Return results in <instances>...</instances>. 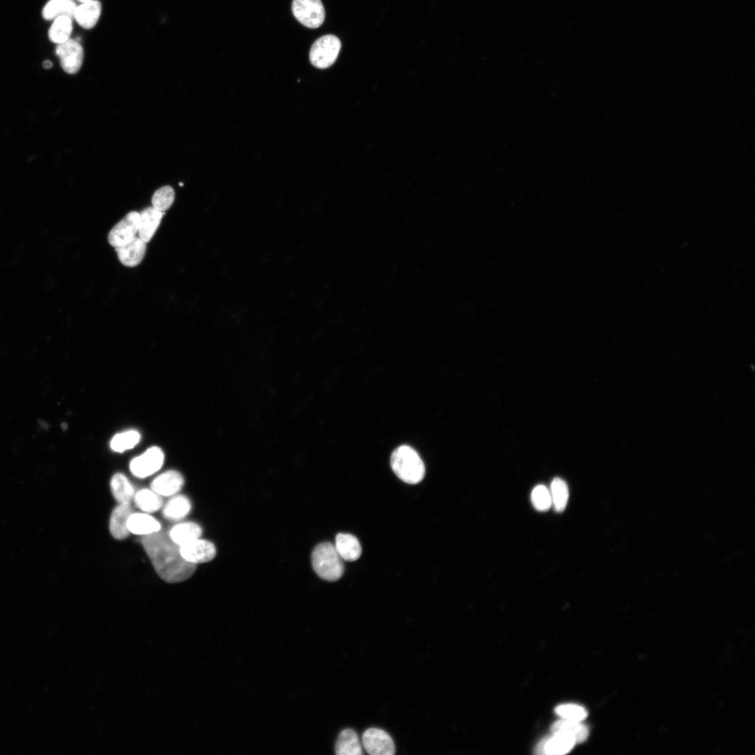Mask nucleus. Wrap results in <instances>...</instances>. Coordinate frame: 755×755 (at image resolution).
Masks as SVG:
<instances>
[{"label":"nucleus","mask_w":755,"mask_h":755,"mask_svg":"<svg viewBox=\"0 0 755 755\" xmlns=\"http://www.w3.org/2000/svg\"><path fill=\"white\" fill-rule=\"evenodd\" d=\"M139 214V237L148 243L158 229L165 213L154 207H148Z\"/></svg>","instance_id":"nucleus-15"},{"label":"nucleus","mask_w":755,"mask_h":755,"mask_svg":"<svg viewBox=\"0 0 755 755\" xmlns=\"http://www.w3.org/2000/svg\"><path fill=\"white\" fill-rule=\"evenodd\" d=\"M553 733H560L574 738L577 743L585 741L589 735L588 728L581 722L563 719L554 724Z\"/></svg>","instance_id":"nucleus-22"},{"label":"nucleus","mask_w":755,"mask_h":755,"mask_svg":"<svg viewBox=\"0 0 755 755\" xmlns=\"http://www.w3.org/2000/svg\"><path fill=\"white\" fill-rule=\"evenodd\" d=\"M532 502L537 511L541 512L549 511L552 507L550 489L543 485L535 487L532 492Z\"/></svg>","instance_id":"nucleus-29"},{"label":"nucleus","mask_w":755,"mask_h":755,"mask_svg":"<svg viewBox=\"0 0 755 755\" xmlns=\"http://www.w3.org/2000/svg\"><path fill=\"white\" fill-rule=\"evenodd\" d=\"M179 551L185 561L195 565L208 563L216 556L214 544L200 538L179 547Z\"/></svg>","instance_id":"nucleus-10"},{"label":"nucleus","mask_w":755,"mask_h":755,"mask_svg":"<svg viewBox=\"0 0 755 755\" xmlns=\"http://www.w3.org/2000/svg\"><path fill=\"white\" fill-rule=\"evenodd\" d=\"M56 53L66 73L74 75L79 71L83 64L84 52L78 40L70 38L67 42L59 45Z\"/></svg>","instance_id":"nucleus-8"},{"label":"nucleus","mask_w":755,"mask_h":755,"mask_svg":"<svg viewBox=\"0 0 755 755\" xmlns=\"http://www.w3.org/2000/svg\"><path fill=\"white\" fill-rule=\"evenodd\" d=\"M142 544L156 573L164 581L181 583L195 574L197 565L182 558L179 546L165 531L143 537Z\"/></svg>","instance_id":"nucleus-1"},{"label":"nucleus","mask_w":755,"mask_h":755,"mask_svg":"<svg viewBox=\"0 0 755 755\" xmlns=\"http://www.w3.org/2000/svg\"><path fill=\"white\" fill-rule=\"evenodd\" d=\"M132 513L130 503H120L114 510L109 521V531L116 540H124L129 536L128 521Z\"/></svg>","instance_id":"nucleus-14"},{"label":"nucleus","mask_w":755,"mask_h":755,"mask_svg":"<svg viewBox=\"0 0 755 755\" xmlns=\"http://www.w3.org/2000/svg\"><path fill=\"white\" fill-rule=\"evenodd\" d=\"M391 467L402 481L415 485L425 478V466L418 452L411 447L402 445L394 450L390 459Z\"/></svg>","instance_id":"nucleus-2"},{"label":"nucleus","mask_w":755,"mask_h":755,"mask_svg":"<svg viewBox=\"0 0 755 755\" xmlns=\"http://www.w3.org/2000/svg\"><path fill=\"white\" fill-rule=\"evenodd\" d=\"M140 438V434L134 430L119 434L112 440L111 448L115 452H123L134 448Z\"/></svg>","instance_id":"nucleus-28"},{"label":"nucleus","mask_w":755,"mask_h":755,"mask_svg":"<svg viewBox=\"0 0 755 755\" xmlns=\"http://www.w3.org/2000/svg\"><path fill=\"white\" fill-rule=\"evenodd\" d=\"M140 214L136 211L128 213L118 222L108 235L109 244L117 247L124 245L135 237L139 231Z\"/></svg>","instance_id":"nucleus-9"},{"label":"nucleus","mask_w":755,"mask_h":755,"mask_svg":"<svg viewBox=\"0 0 755 755\" xmlns=\"http://www.w3.org/2000/svg\"><path fill=\"white\" fill-rule=\"evenodd\" d=\"M73 31V19L61 17L54 20L49 31V40L57 45L70 39Z\"/></svg>","instance_id":"nucleus-26"},{"label":"nucleus","mask_w":755,"mask_h":755,"mask_svg":"<svg viewBox=\"0 0 755 755\" xmlns=\"http://www.w3.org/2000/svg\"><path fill=\"white\" fill-rule=\"evenodd\" d=\"M312 567L317 575L328 581H336L343 575V560L335 545L325 542L318 545L312 556Z\"/></svg>","instance_id":"nucleus-3"},{"label":"nucleus","mask_w":755,"mask_h":755,"mask_svg":"<svg viewBox=\"0 0 755 755\" xmlns=\"http://www.w3.org/2000/svg\"><path fill=\"white\" fill-rule=\"evenodd\" d=\"M78 1H79L80 3H82L83 4V3H90V2L94 1V0H78Z\"/></svg>","instance_id":"nucleus-33"},{"label":"nucleus","mask_w":755,"mask_h":755,"mask_svg":"<svg viewBox=\"0 0 755 755\" xmlns=\"http://www.w3.org/2000/svg\"><path fill=\"white\" fill-rule=\"evenodd\" d=\"M363 745L371 755H393L395 742L388 733L376 727L367 729L363 735Z\"/></svg>","instance_id":"nucleus-7"},{"label":"nucleus","mask_w":755,"mask_h":755,"mask_svg":"<svg viewBox=\"0 0 755 755\" xmlns=\"http://www.w3.org/2000/svg\"><path fill=\"white\" fill-rule=\"evenodd\" d=\"M128 528L130 533L144 537L160 532L161 525L146 513H132L128 521Z\"/></svg>","instance_id":"nucleus-16"},{"label":"nucleus","mask_w":755,"mask_h":755,"mask_svg":"<svg viewBox=\"0 0 755 755\" xmlns=\"http://www.w3.org/2000/svg\"><path fill=\"white\" fill-rule=\"evenodd\" d=\"M179 185H180V186H183V184L182 183H181Z\"/></svg>","instance_id":"nucleus-34"},{"label":"nucleus","mask_w":755,"mask_h":755,"mask_svg":"<svg viewBox=\"0 0 755 755\" xmlns=\"http://www.w3.org/2000/svg\"><path fill=\"white\" fill-rule=\"evenodd\" d=\"M192 508L190 499L184 495H174L163 507L162 514L165 519L171 521H178L185 519Z\"/></svg>","instance_id":"nucleus-17"},{"label":"nucleus","mask_w":755,"mask_h":755,"mask_svg":"<svg viewBox=\"0 0 755 755\" xmlns=\"http://www.w3.org/2000/svg\"><path fill=\"white\" fill-rule=\"evenodd\" d=\"M556 712L563 719L581 722L588 717L585 708L577 704H563L556 708Z\"/></svg>","instance_id":"nucleus-31"},{"label":"nucleus","mask_w":755,"mask_h":755,"mask_svg":"<svg viewBox=\"0 0 755 755\" xmlns=\"http://www.w3.org/2000/svg\"><path fill=\"white\" fill-rule=\"evenodd\" d=\"M335 549L344 560L353 562L360 558L362 547L358 539L349 534H339L336 537Z\"/></svg>","instance_id":"nucleus-19"},{"label":"nucleus","mask_w":755,"mask_h":755,"mask_svg":"<svg viewBox=\"0 0 755 755\" xmlns=\"http://www.w3.org/2000/svg\"><path fill=\"white\" fill-rule=\"evenodd\" d=\"M111 489L115 499L119 503H130L135 496L133 486L123 473H117L112 478Z\"/></svg>","instance_id":"nucleus-25"},{"label":"nucleus","mask_w":755,"mask_h":755,"mask_svg":"<svg viewBox=\"0 0 755 755\" xmlns=\"http://www.w3.org/2000/svg\"><path fill=\"white\" fill-rule=\"evenodd\" d=\"M337 755H362L363 749L357 733L352 729H344L335 746Z\"/></svg>","instance_id":"nucleus-21"},{"label":"nucleus","mask_w":755,"mask_h":755,"mask_svg":"<svg viewBox=\"0 0 755 755\" xmlns=\"http://www.w3.org/2000/svg\"><path fill=\"white\" fill-rule=\"evenodd\" d=\"M102 13V5L94 1L83 3L77 7L74 18L80 26L85 29H91L97 24Z\"/></svg>","instance_id":"nucleus-18"},{"label":"nucleus","mask_w":755,"mask_h":755,"mask_svg":"<svg viewBox=\"0 0 755 755\" xmlns=\"http://www.w3.org/2000/svg\"><path fill=\"white\" fill-rule=\"evenodd\" d=\"M552 506L558 513L563 512L567 505L570 491L567 482L560 478H556L551 485Z\"/></svg>","instance_id":"nucleus-27"},{"label":"nucleus","mask_w":755,"mask_h":755,"mask_svg":"<svg viewBox=\"0 0 755 755\" xmlns=\"http://www.w3.org/2000/svg\"><path fill=\"white\" fill-rule=\"evenodd\" d=\"M116 248L120 262L125 267L135 268L143 261L146 255V243L135 237L128 243Z\"/></svg>","instance_id":"nucleus-12"},{"label":"nucleus","mask_w":755,"mask_h":755,"mask_svg":"<svg viewBox=\"0 0 755 755\" xmlns=\"http://www.w3.org/2000/svg\"><path fill=\"white\" fill-rule=\"evenodd\" d=\"M342 49L340 40L333 35L318 39L312 45L310 59L312 64L319 69L330 68L337 60Z\"/></svg>","instance_id":"nucleus-4"},{"label":"nucleus","mask_w":755,"mask_h":755,"mask_svg":"<svg viewBox=\"0 0 755 755\" xmlns=\"http://www.w3.org/2000/svg\"><path fill=\"white\" fill-rule=\"evenodd\" d=\"M77 6L73 0H49L43 10L45 20H55L61 17L74 18Z\"/></svg>","instance_id":"nucleus-23"},{"label":"nucleus","mask_w":755,"mask_h":755,"mask_svg":"<svg viewBox=\"0 0 755 755\" xmlns=\"http://www.w3.org/2000/svg\"><path fill=\"white\" fill-rule=\"evenodd\" d=\"M576 740L563 733H553V735L543 738L536 746L535 752L542 755H562L569 753L574 747Z\"/></svg>","instance_id":"nucleus-11"},{"label":"nucleus","mask_w":755,"mask_h":755,"mask_svg":"<svg viewBox=\"0 0 755 755\" xmlns=\"http://www.w3.org/2000/svg\"><path fill=\"white\" fill-rule=\"evenodd\" d=\"M292 10L296 20L309 29L321 27L326 19L321 0H293Z\"/></svg>","instance_id":"nucleus-5"},{"label":"nucleus","mask_w":755,"mask_h":755,"mask_svg":"<svg viewBox=\"0 0 755 755\" xmlns=\"http://www.w3.org/2000/svg\"><path fill=\"white\" fill-rule=\"evenodd\" d=\"M168 535L176 544L181 547L199 539L202 535V529L197 524L185 522L174 526Z\"/></svg>","instance_id":"nucleus-20"},{"label":"nucleus","mask_w":755,"mask_h":755,"mask_svg":"<svg viewBox=\"0 0 755 755\" xmlns=\"http://www.w3.org/2000/svg\"><path fill=\"white\" fill-rule=\"evenodd\" d=\"M182 474L174 470L164 472L151 482V487L161 496H172L181 491L184 485Z\"/></svg>","instance_id":"nucleus-13"},{"label":"nucleus","mask_w":755,"mask_h":755,"mask_svg":"<svg viewBox=\"0 0 755 755\" xmlns=\"http://www.w3.org/2000/svg\"><path fill=\"white\" fill-rule=\"evenodd\" d=\"M175 199V192L170 186H165L158 190L152 198V204L155 208L160 211H165L173 204Z\"/></svg>","instance_id":"nucleus-30"},{"label":"nucleus","mask_w":755,"mask_h":755,"mask_svg":"<svg viewBox=\"0 0 755 755\" xmlns=\"http://www.w3.org/2000/svg\"><path fill=\"white\" fill-rule=\"evenodd\" d=\"M164 460L163 451L158 447H152L141 456L134 458L130 462V468L134 475L144 478L160 470Z\"/></svg>","instance_id":"nucleus-6"},{"label":"nucleus","mask_w":755,"mask_h":755,"mask_svg":"<svg viewBox=\"0 0 755 755\" xmlns=\"http://www.w3.org/2000/svg\"><path fill=\"white\" fill-rule=\"evenodd\" d=\"M136 506L145 513H155L163 508L162 496L153 489H143L134 496Z\"/></svg>","instance_id":"nucleus-24"},{"label":"nucleus","mask_w":755,"mask_h":755,"mask_svg":"<svg viewBox=\"0 0 755 755\" xmlns=\"http://www.w3.org/2000/svg\"><path fill=\"white\" fill-rule=\"evenodd\" d=\"M53 67V63L50 61H46L43 63V68L46 70H49Z\"/></svg>","instance_id":"nucleus-32"}]
</instances>
